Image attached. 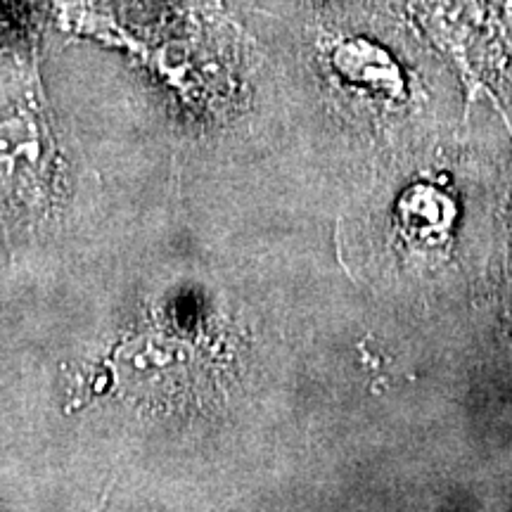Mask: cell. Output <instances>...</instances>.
<instances>
[{
  "label": "cell",
  "instance_id": "cell-1",
  "mask_svg": "<svg viewBox=\"0 0 512 512\" xmlns=\"http://www.w3.org/2000/svg\"><path fill=\"white\" fill-rule=\"evenodd\" d=\"M337 69L347 79L361 83V86L377 88V91L396 93L401 91L403 79L401 72L396 69V64L389 60V55L384 50L375 48L368 41H351L344 43L335 55Z\"/></svg>",
  "mask_w": 512,
  "mask_h": 512
}]
</instances>
